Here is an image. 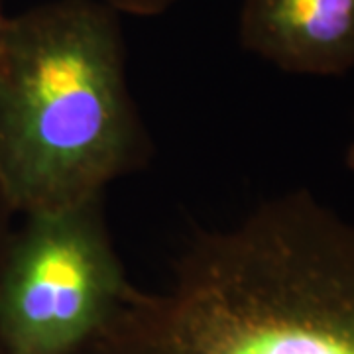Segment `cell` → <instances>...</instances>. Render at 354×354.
<instances>
[{"mask_svg": "<svg viewBox=\"0 0 354 354\" xmlns=\"http://www.w3.org/2000/svg\"><path fill=\"white\" fill-rule=\"evenodd\" d=\"M81 354H354V225L309 191L199 234Z\"/></svg>", "mask_w": 354, "mask_h": 354, "instance_id": "1", "label": "cell"}, {"mask_svg": "<svg viewBox=\"0 0 354 354\" xmlns=\"http://www.w3.org/2000/svg\"><path fill=\"white\" fill-rule=\"evenodd\" d=\"M118 12L53 0L0 28V195L14 216L102 197L148 164Z\"/></svg>", "mask_w": 354, "mask_h": 354, "instance_id": "2", "label": "cell"}, {"mask_svg": "<svg viewBox=\"0 0 354 354\" xmlns=\"http://www.w3.org/2000/svg\"><path fill=\"white\" fill-rule=\"evenodd\" d=\"M132 288L102 197L22 216L0 260V354H81Z\"/></svg>", "mask_w": 354, "mask_h": 354, "instance_id": "3", "label": "cell"}, {"mask_svg": "<svg viewBox=\"0 0 354 354\" xmlns=\"http://www.w3.org/2000/svg\"><path fill=\"white\" fill-rule=\"evenodd\" d=\"M239 39L286 73L344 75L354 69V0H244Z\"/></svg>", "mask_w": 354, "mask_h": 354, "instance_id": "4", "label": "cell"}, {"mask_svg": "<svg viewBox=\"0 0 354 354\" xmlns=\"http://www.w3.org/2000/svg\"><path fill=\"white\" fill-rule=\"evenodd\" d=\"M111 6L114 12L132 14V16H158L169 10L179 0H99Z\"/></svg>", "mask_w": 354, "mask_h": 354, "instance_id": "5", "label": "cell"}, {"mask_svg": "<svg viewBox=\"0 0 354 354\" xmlns=\"http://www.w3.org/2000/svg\"><path fill=\"white\" fill-rule=\"evenodd\" d=\"M12 218L14 213L10 211V207L6 205V201L2 199V195H0V260H2V254L6 250L8 239L12 234Z\"/></svg>", "mask_w": 354, "mask_h": 354, "instance_id": "6", "label": "cell"}, {"mask_svg": "<svg viewBox=\"0 0 354 354\" xmlns=\"http://www.w3.org/2000/svg\"><path fill=\"white\" fill-rule=\"evenodd\" d=\"M346 165L354 171V142L348 146V150H346Z\"/></svg>", "mask_w": 354, "mask_h": 354, "instance_id": "7", "label": "cell"}, {"mask_svg": "<svg viewBox=\"0 0 354 354\" xmlns=\"http://www.w3.org/2000/svg\"><path fill=\"white\" fill-rule=\"evenodd\" d=\"M4 20H6V16H4L2 10H0V28H2V24H4Z\"/></svg>", "mask_w": 354, "mask_h": 354, "instance_id": "8", "label": "cell"}]
</instances>
